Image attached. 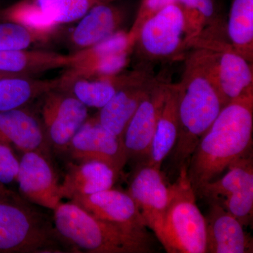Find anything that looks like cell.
I'll use <instances>...</instances> for the list:
<instances>
[{
	"instance_id": "3957f363",
	"label": "cell",
	"mask_w": 253,
	"mask_h": 253,
	"mask_svg": "<svg viewBox=\"0 0 253 253\" xmlns=\"http://www.w3.org/2000/svg\"><path fill=\"white\" fill-rule=\"evenodd\" d=\"M54 228L59 239L86 253L154 251L147 230H134L98 219L71 201L61 202L54 210Z\"/></svg>"
},
{
	"instance_id": "ba28073f",
	"label": "cell",
	"mask_w": 253,
	"mask_h": 253,
	"mask_svg": "<svg viewBox=\"0 0 253 253\" xmlns=\"http://www.w3.org/2000/svg\"><path fill=\"white\" fill-rule=\"evenodd\" d=\"M42 125L48 142L59 150L70 142L88 118L87 107L69 91L58 89L44 96Z\"/></svg>"
},
{
	"instance_id": "5b68a950",
	"label": "cell",
	"mask_w": 253,
	"mask_h": 253,
	"mask_svg": "<svg viewBox=\"0 0 253 253\" xmlns=\"http://www.w3.org/2000/svg\"><path fill=\"white\" fill-rule=\"evenodd\" d=\"M54 226L16 197L0 201V253L59 252Z\"/></svg>"
},
{
	"instance_id": "30bf717a",
	"label": "cell",
	"mask_w": 253,
	"mask_h": 253,
	"mask_svg": "<svg viewBox=\"0 0 253 253\" xmlns=\"http://www.w3.org/2000/svg\"><path fill=\"white\" fill-rule=\"evenodd\" d=\"M168 83L162 80L139 105L123 134L128 161L147 164L158 118L162 111Z\"/></svg>"
},
{
	"instance_id": "9a60e30c",
	"label": "cell",
	"mask_w": 253,
	"mask_h": 253,
	"mask_svg": "<svg viewBox=\"0 0 253 253\" xmlns=\"http://www.w3.org/2000/svg\"><path fill=\"white\" fill-rule=\"evenodd\" d=\"M206 223V253H253V240L237 218L212 201Z\"/></svg>"
},
{
	"instance_id": "ac0fdd59",
	"label": "cell",
	"mask_w": 253,
	"mask_h": 253,
	"mask_svg": "<svg viewBox=\"0 0 253 253\" xmlns=\"http://www.w3.org/2000/svg\"><path fill=\"white\" fill-rule=\"evenodd\" d=\"M125 18L124 10L111 2L95 5L73 29L71 44L77 51L94 45L119 31Z\"/></svg>"
},
{
	"instance_id": "277c9868",
	"label": "cell",
	"mask_w": 253,
	"mask_h": 253,
	"mask_svg": "<svg viewBox=\"0 0 253 253\" xmlns=\"http://www.w3.org/2000/svg\"><path fill=\"white\" fill-rule=\"evenodd\" d=\"M188 165L179 168L177 179L169 186V201L160 242L169 253H206V217L201 213L187 175Z\"/></svg>"
},
{
	"instance_id": "e0dca14e",
	"label": "cell",
	"mask_w": 253,
	"mask_h": 253,
	"mask_svg": "<svg viewBox=\"0 0 253 253\" xmlns=\"http://www.w3.org/2000/svg\"><path fill=\"white\" fill-rule=\"evenodd\" d=\"M161 80L152 77L118 91L96 117L100 124L113 134L122 138L128 123L139 105Z\"/></svg>"
},
{
	"instance_id": "8992f818",
	"label": "cell",
	"mask_w": 253,
	"mask_h": 253,
	"mask_svg": "<svg viewBox=\"0 0 253 253\" xmlns=\"http://www.w3.org/2000/svg\"><path fill=\"white\" fill-rule=\"evenodd\" d=\"M190 44V46L206 49L211 71L226 105L253 92V63L236 51L217 28L211 26L206 28Z\"/></svg>"
},
{
	"instance_id": "1f68e13d",
	"label": "cell",
	"mask_w": 253,
	"mask_h": 253,
	"mask_svg": "<svg viewBox=\"0 0 253 253\" xmlns=\"http://www.w3.org/2000/svg\"><path fill=\"white\" fill-rule=\"evenodd\" d=\"M14 197V194H12V192H11V191H9L6 188L0 189V201L12 199V198Z\"/></svg>"
},
{
	"instance_id": "d6986e66",
	"label": "cell",
	"mask_w": 253,
	"mask_h": 253,
	"mask_svg": "<svg viewBox=\"0 0 253 253\" xmlns=\"http://www.w3.org/2000/svg\"><path fill=\"white\" fill-rule=\"evenodd\" d=\"M119 174L106 163L97 161L70 164L62 184L61 199L71 201L77 196H87L111 189Z\"/></svg>"
},
{
	"instance_id": "484cf974",
	"label": "cell",
	"mask_w": 253,
	"mask_h": 253,
	"mask_svg": "<svg viewBox=\"0 0 253 253\" xmlns=\"http://www.w3.org/2000/svg\"><path fill=\"white\" fill-rule=\"evenodd\" d=\"M133 45L129 39V33L119 30L106 39L86 49L73 53L71 69L90 64L98 60L122 51H131Z\"/></svg>"
},
{
	"instance_id": "603a6c76",
	"label": "cell",
	"mask_w": 253,
	"mask_h": 253,
	"mask_svg": "<svg viewBox=\"0 0 253 253\" xmlns=\"http://www.w3.org/2000/svg\"><path fill=\"white\" fill-rule=\"evenodd\" d=\"M62 78L36 79L26 76L0 79V112L25 107L50 91L58 89Z\"/></svg>"
},
{
	"instance_id": "6da1fadb",
	"label": "cell",
	"mask_w": 253,
	"mask_h": 253,
	"mask_svg": "<svg viewBox=\"0 0 253 253\" xmlns=\"http://www.w3.org/2000/svg\"><path fill=\"white\" fill-rule=\"evenodd\" d=\"M253 131V92H250L221 109L190 158L187 175L196 195L203 186L251 153Z\"/></svg>"
},
{
	"instance_id": "5bb4252c",
	"label": "cell",
	"mask_w": 253,
	"mask_h": 253,
	"mask_svg": "<svg viewBox=\"0 0 253 253\" xmlns=\"http://www.w3.org/2000/svg\"><path fill=\"white\" fill-rule=\"evenodd\" d=\"M152 76L146 68L101 78L70 77L63 74L59 89L69 91L87 108L101 109L118 91Z\"/></svg>"
},
{
	"instance_id": "9c48e42d",
	"label": "cell",
	"mask_w": 253,
	"mask_h": 253,
	"mask_svg": "<svg viewBox=\"0 0 253 253\" xmlns=\"http://www.w3.org/2000/svg\"><path fill=\"white\" fill-rule=\"evenodd\" d=\"M68 150L77 163L101 161L118 174L128 161L122 138L107 130L96 116L87 118L73 136Z\"/></svg>"
},
{
	"instance_id": "4316f807",
	"label": "cell",
	"mask_w": 253,
	"mask_h": 253,
	"mask_svg": "<svg viewBox=\"0 0 253 253\" xmlns=\"http://www.w3.org/2000/svg\"><path fill=\"white\" fill-rule=\"evenodd\" d=\"M131 51H122L106 56L83 67L68 68L64 73L70 77L101 78L115 76L122 72L129 61V54Z\"/></svg>"
},
{
	"instance_id": "f546056e",
	"label": "cell",
	"mask_w": 253,
	"mask_h": 253,
	"mask_svg": "<svg viewBox=\"0 0 253 253\" xmlns=\"http://www.w3.org/2000/svg\"><path fill=\"white\" fill-rule=\"evenodd\" d=\"M174 3H177V0H143L134 24L130 31L128 32L133 46L135 44L138 34L144 23L158 11Z\"/></svg>"
},
{
	"instance_id": "7c38bea8",
	"label": "cell",
	"mask_w": 253,
	"mask_h": 253,
	"mask_svg": "<svg viewBox=\"0 0 253 253\" xmlns=\"http://www.w3.org/2000/svg\"><path fill=\"white\" fill-rule=\"evenodd\" d=\"M16 181L23 196L33 204L54 211L61 202L60 184L52 166L42 153H23Z\"/></svg>"
},
{
	"instance_id": "836d02e7",
	"label": "cell",
	"mask_w": 253,
	"mask_h": 253,
	"mask_svg": "<svg viewBox=\"0 0 253 253\" xmlns=\"http://www.w3.org/2000/svg\"><path fill=\"white\" fill-rule=\"evenodd\" d=\"M3 188H6V186L4 185H1V184H0V189H3Z\"/></svg>"
},
{
	"instance_id": "7a4b0ae2",
	"label": "cell",
	"mask_w": 253,
	"mask_h": 253,
	"mask_svg": "<svg viewBox=\"0 0 253 253\" xmlns=\"http://www.w3.org/2000/svg\"><path fill=\"white\" fill-rule=\"evenodd\" d=\"M194 48L186 58L181 81L176 84L179 131L173 161L179 169L188 165L201 138L226 106L206 50Z\"/></svg>"
},
{
	"instance_id": "f1b7e54d",
	"label": "cell",
	"mask_w": 253,
	"mask_h": 253,
	"mask_svg": "<svg viewBox=\"0 0 253 253\" xmlns=\"http://www.w3.org/2000/svg\"><path fill=\"white\" fill-rule=\"evenodd\" d=\"M220 204L243 225L249 224L253 217V174L247 178L235 194L226 198Z\"/></svg>"
},
{
	"instance_id": "ffe728a7",
	"label": "cell",
	"mask_w": 253,
	"mask_h": 253,
	"mask_svg": "<svg viewBox=\"0 0 253 253\" xmlns=\"http://www.w3.org/2000/svg\"><path fill=\"white\" fill-rule=\"evenodd\" d=\"M73 54H63L46 49H28L0 51V71L31 77L61 68H70Z\"/></svg>"
},
{
	"instance_id": "cb8c5ba5",
	"label": "cell",
	"mask_w": 253,
	"mask_h": 253,
	"mask_svg": "<svg viewBox=\"0 0 253 253\" xmlns=\"http://www.w3.org/2000/svg\"><path fill=\"white\" fill-rule=\"evenodd\" d=\"M226 31L234 50L253 63V0H233Z\"/></svg>"
},
{
	"instance_id": "52a82bcc",
	"label": "cell",
	"mask_w": 253,
	"mask_h": 253,
	"mask_svg": "<svg viewBox=\"0 0 253 253\" xmlns=\"http://www.w3.org/2000/svg\"><path fill=\"white\" fill-rule=\"evenodd\" d=\"M189 44L185 17L178 3L168 5L147 20L135 42L140 54L153 61L178 56Z\"/></svg>"
},
{
	"instance_id": "2e32d148",
	"label": "cell",
	"mask_w": 253,
	"mask_h": 253,
	"mask_svg": "<svg viewBox=\"0 0 253 253\" xmlns=\"http://www.w3.org/2000/svg\"><path fill=\"white\" fill-rule=\"evenodd\" d=\"M0 141L23 153L42 154L48 142L42 123L24 107L0 112Z\"/></svg>"
},
{
	"instance_id": "8fae6325",
	"label": "cell",
	"mask_w": 253,
	"mask_h": 253,
	"mask_svg": "<svg viewBox=\"0 0 253 253\" xmlns=\"http://www.w3.org/2000/svg\"><path fill=\"white\" fill-rule=\"evenodd\" d=\"M128 194L134 200L147 227L158 239L169 201V186L166 185L161 169L142 164L131 179Z\"/></svg>"
},
{
	"instance_id": "d4e9b609",
	"label": "cell",
	"mask_w": 253,
	"mask_h": 253,
	"mask_svg": "<svg viewBox=\"0 0 253 253\" xmlns=\"http://www.w3.org/2000/svg\"><path fill=\"white\" fill-rule=\"evenodd\" d=\"M251 174H253V161L252 153H250L231 164L220 179L203 186L196 195L207 198L211 202L219 203L235 194Z\"/></svg>"
},
{
	"instance_id": "d6a6232c",
	"label": "cell",
	"mask_w": 253,
	"mask_h": 253,
	"mask_svg": "<svg viewBox=\"0 0 253 253\" xmlns=\"http://www.w3.org/2000/svg\"><path fill=\"white\" fill-rule=\"evenodd\" d=\"M17 75L11 74V73H7L4 72H1L0 71V79L5 78H11V77H17Z\"/></svg>"
},
{
	"instance_id": "7402d4cb",
	"label": "cell",
	"mask_w": 253,
	"mask_h": 253,
	"mask_svg": "<svg viewBox=\"0 0 253 253\" xmlns=\"http://www.w3.org/2000/svg\"><path fill=\"white\" fill-rule=\"evenodd\" d=\"M115 0H18L11 7L36 15L54 26L79 21L95 5Z\"/></svg>"
},
{
	"instance_id": "4dcf8cb0",
	"label": "cell",
	"mask_w": 253,
	"mask_h": 253,
	"mask_svg": "<svg viewBox=\"0 0 253 253\" xmlns=\"http://www.w3.org/2000/svg\"><path fill=\"white\" fill-rule=\"evenodd\" d=\"M19 161L11 146L0 141V184L6 185L16 181Z\"/></svg>"
},
{
	"instance_id": "44dd1931",
	"label": "cell",
	"mask_w": 253,
	"mask_h": 253,
	"mask_svg": "<svg viewBox=\"0 0 253 253\" xmlns=\"http://www.w3.org/2000/svg\"><path fill=\"white\" fill-rule=\"evenodd\" d=\"M178 131L177 85L168 83L164 104L156 125L147 164L161 169L165 158L175 146Z\"/></svg>"
},
{
	"instance_id": "83f0119b",
	"label": "cell",
	"mask_w": 253,
	"mask_h": 253,
	"mask_svg": "<svg viewBox=\"0 0 253 253\" xmlns=\"http://www.w3.org/2000/svg\"><path fill=\"white\" fill-rule=\"evenodd\" d=\"M47 40L19 23L0 21V51L28 49Z\"/></svg>"
},
{
	"instance_id": "4fadbf2b",
	"label": "cell",
	"mask_w": 253,
	"mask_h": 253,
	"mask_svg": "<svg viewBox=\"0 0 253 253\" xmlns=\"http://www.w3.org/2000/svg\"><path fill=\"white\" fill-rule=\"evenodd\" d=\"M70 201L98 219L134 230H147L144 217L127 192L111 188Z\"/></svg>"
}]
</instances>
